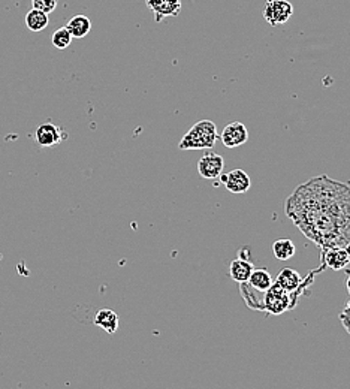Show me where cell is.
Listing matches in <instances>:
<instances>
[{
    "instance_id": "6da1fadb",
    "label": "cell",
    "mask_w": 350,
    "mask_h": 389,
    "mask_svg": "<svg viewBox=\"0 0 350 389\" xmlns=\"http://www.w3.org/2000/svg\"><path fill=\"white\" fill-rule=\"evenodd\" d=\"M288 217L320 247L346 249L350 245V186L317 175L299 184L286 199Z\"/></svg>"
},
{
    "instance_id": "7a4b0ae2",
    "label": "cell",
    "mask_w": 350,
    "mask_h": 389,
    "mask_svg": "<svg viewBox=\"0 0 350 389\" xmlns=\"http://www.w3.org/2000/svg\"><path fill=\"white\" fill-rule=\"evenodd\" d=\"M219 140L216 124L211 120H201L193 124L178 144L180 150H210Z\"/></svg>"
},
{
    "instance_id": "3957f363",
    "label": "cell",
    "mask_w": 350,
    "mask_h": 389,
    "mask_svg": "<svg viewBox=\"0 0 350 389\" xmlns=\"http://www.w3.org/2000/svg\"><path fill=\"white\" fill-rule=\"evenodd\" d=\"M264 303H265V311H268L269 315L278 316V315H283L288 310L295 308L298 303V297L278 286L276 281H272V285L265 290Z\"/></svg>"
},
{
    "instance_id": "277c9868",
    "label": "cell",
    "mask_w": 350,
    "mask_h": 389,
    "mask_svg": "<svg viewBox=\"0 0 350 389\" xmlns=\"http://www.w3.org/2000/svg\"><path fill=\"white\" fill-rule=\"evenodd\" d=\"M313 272L315 271H311L310 272V277L304 279L303 276L299 274L298 271L292 270V268H283V270L278 272L274 281H276L278 286H281L285 290L290 292V294H295L299 298V295L303 294L304 288L310 285L311 276H313Z\"/></svg>"
},
{
    "instance_id": "5b68a950",
    "label": "cell",
    "mask_w": 350,
    "mask_h": 389,
    "mask_svg": "<svg viewBox=\"0 0 350 389\" xmlns=\"http://www.w3.org/2000/svg\"><path fill=\"white\" fill-rule=\"evenodd\" d=\"M294 14V6L288 0H267L264 6V18L271 26H280L289 22Z\"/></svg>"
},
{
    "instance_id": "8992f818",
    "label": "cell",
    "mask_w": 350,
    "mask_h": 389,
    "mask_svg": "<svg viewBox=\"0 0 350 389\" xmlns=\"http://www.w3.org/2000/svg\"><path fill=\"white\" fill-rule=\"evenodd\" d=\"M225 168V160L217 153L207 151L198 162V172L202 179L216 180Z\"/></svg>"
},
{
    "instance_id": "52a82bcc",
    "label": "cell",
    "mask_w": 350,
    "mask_h": 389,
    "mask_svg": "<svg viewBox=\"0 0 350 389\" xmlns=\"http://www.w3.org/2000/svg\"><path fill=\"white\" fill-rule=\"evenodd\" d=\"M220 140L228 149H237L240 145L246 144L249 140V131L246 128V124H242L241 122L229 123L226 128L223 129Z\"/></svg>"
},
{
    "instance_id": "ba28073f",
    "label": "cell",
    "mask_w": 350,
    "mask_h": 389,
    "mask_svg": "<svg viewBox=\"0 0 350 389\" xmlns=\"http://www.w3.org/2000/svg\"><path fill=\"white\" fill-rule=\"evenodd\" d=\"M220 181L225 184L231 193H246L251 188V180L249 174L242 169H232L228 174H220Z\"/></svg>"
},
{
    "instance_id": "9c48e42d",
    "label": "cell",
    "mask_w": 350,
    "mask_h": 389,
    "mask_svg": "<svg viewBox=\"0 0 350 389\" xmlns=\"http://www.w3.org/2000/svg\"><path fill=\"white\" fill-rule=\"evenodd\" d=\"M349 264H350L349 253L343 247H334V249L322 250V265L319 268L320 271H322L325 267L334 271H340V270H344Z\"/></svg>"
},
{
    "instance_id": "30bf717a",
    "label": "cell",
    "mask_w": 350,
    "mask_h": 389,
    "mask_svg": "<svg viewBox=\"0 0 350 389\" xmlns=\"http://www.w3.org/2000/svg\"><path fill=\"white\" fill-rule=\"evenodd\" d=\"M145 3L154 14V19L160 23L165 17L178 15L181 0H145Z\"/></svg>"
},
{
    "instance_id": "8fae6325",
    "label": "cell",
    "mask_w": 350,
    "mask_h": 389,
    "mask_svg": "<svg viewBox=\"0 0 350 389\" xmlns=\"http://www.w3.org/2000/svg\"><path fill=\"white\" fill-rule=\"evenodd\" d=\"M35 140L41 147H54L63 140L62 131L53 123H44L35 132Z\"/></svg>"
},
{
    "instance_id": "7c38bea8",
    "label": "cell",
    "mask_w": 350,
    "mask_h": 389,
    "mask_svg": "<svg viewBox=\"0 0 350 389\" xmlns=\"http://www.w3.org/2000/svg\"><path fill=\"white\" fill-rule=\"evenodd\" d=\"M238 285H240V294L249 308L255 310V311H265V303H264L265 292L255 289L249 283V281H244V283H238Z\"/></svg>"
},
{
    "instance_id": "4fadbf2b",
    "label": "cell",
    "mask_w": 350,
    "mask_h": 389,
    "mask_svg": "<svg viewBox=\"0 0 350 389\" xmlns=\"http://www.w3.org/2000/svg\"><path fill=\"white\" fill-rule=\"evenodd\" d=\"M94 325L102 328L108 334H115L120 325V319L111 308H102L94 316Z\"/></svg>"
},
{
    "instance_id": "5bb4252c",
    "label": "cell",
    "mask_w": 350,
    "mask_h": 389,
    "mask_svg": "<svg viewBox=\"0 0 350 389\" xmlns=\"http://www.w3.org/2000/svg\"><path fill=\"white\" fill-rule=\"evenodd\" d=\"M253 270L255 268L250 264V260L238 258L229 264V276L237 283H244V281H249Z\"/></svg>"
},
{
    "instance_id": "9a60e30c",
    "label": "cell",
    "mask_w": 350,
    "mask_h": 389,
    "mask_svg": "<svg viewBox=\"0 0 350 389\" xmlns=\"http://www.w3.org/2000/svg\"><path fill=\"white\" fill-rule=\"evenodd\" d=\"M66 28L69 31L72 38L81 39V38H84V36L90 33L92 22H90V18L85 17V15H75L74 18L69 19V22H67Z\"/></svg>"
},
{
    "instance_id": "2e32d148",
    "label": "cell",
    "mask_w": 350,
    "mask_h": 389,
    "mask_svg": "<svg viewBox=\"0 0 350 389\" xmlns=\"http://www.w3.org/2000/svg\"><path fill=\"white\" fill-rule=\"evenodd\" d=\"M297 247L294 245V241H290L288 238H278L272 245V253L278 260H288L290 258L295 256Z\"/></svg>"
},
{
    "instance_id": "e0dca14e",
    "label": "cell",
    "mask_w": 350,
    "mask_h": 389,
    "mask_svg": "<svg viewBox=\"0 0 350 389\" xmlns=\"http://www.w3.org/2000/svg\"><path fill=\"white\" fill-rule=\"evenodd\" d=\"M50 23V19H48V14L42 13V11H38V9H31V11L27 13L26 15V26L28 31L32 32H41L44 28Z\"/></svg>"
},
{
    "instance_id": "ac0fdd59",
    "label": "cell",
    "mask_w": 350,
    "mask_h": 389,
    "mask_svg": "<svg viewBox=\"0 0 350 389\" xmlns=\"http://www.w3.org/2000/svg\"><path fill=\"white\" fill-rule=\"evenodd\" d=\"M272 281H274V280H272L271 274L265 268L253 270L251 274H250V279H249V283L255 289L262 290V292H265L272 285Z\"/></svg>"
},
{
    "instance_id": "d6986e66",
    "label": "cell",
    "mask_w": 350,
    "mask_h": 389,
    "mask_svg": "<svg viewBox=\"0 0 350 389\" xmlns=\"http://www.w3.org/2000/svg\"><path fill=\"white\" fill-rule=\"evenodd\" d=\"M72 39L74 38L71 36L69 31H67L66 27H62V28H57V31L53 33L51 42L57 48V50H65V48H67V47L71 45Z\"/></svg>"
},
{
    "instance_id": "ffe728a7",
    "label": "cell",
    "mask_w": 350,
    "mask_h": 389,
    "mask_svg": "<svg viewBox=\"0 0 350 389\" xmlns=\"http://www.w3.org/2000/svg\"><path fill=\"white\" fill-rule=\"evenodd\" d=\"M32 6L33 9H38V11L50 14L56 9L57 0H32Z\"/></svg>"
},
{
    "instance_id": "44dd1931",
    "label": "cell",
    "mask_w": 350,
    "mask_h": 389,
    "mask_svg": "<svg viewBox=\"0 0 350 389\" xmlns=\"http://www.w3.org/2000/svg\"><path fill=\"white\" fill-rule=\"evenodd\" d=\"M340 322L343 324L344 329L350 334V299L347 301L344 310L340 313Z\"/></svg>"
},
{
    "instance_id": "7402d4cb",
    "label": "cell",
    "mask_w": 350,
    "mask_h": 389,
    "mask_svg": "<svg viewBox=\"0 0 350 389\" xmlns=\"http://www.w3.org/2000/svg\"><path fill=\"white\" fill-rule=\"evenodd\" d=\"M346 288H347V292H349V295H350V272H349V277H347V283H346Z\"/></svg>"
},
{
    "instance_id": "603a6c76",
    "label": "cell",
    "mask_w": 350,
    "mask_h": 389,
    "mask_svg": "<svg viewBox=\"0 0 350 389\" xmlns=\"http://www.w3.org/2000/svg\"><path fill=\"white\" fill-rule=\"evenodd\" d=\"M344 250H346V251H347V253H349V256H350V245H349V246H347V247H346V249H344Z\"/></svg>"
}]
</instances>
